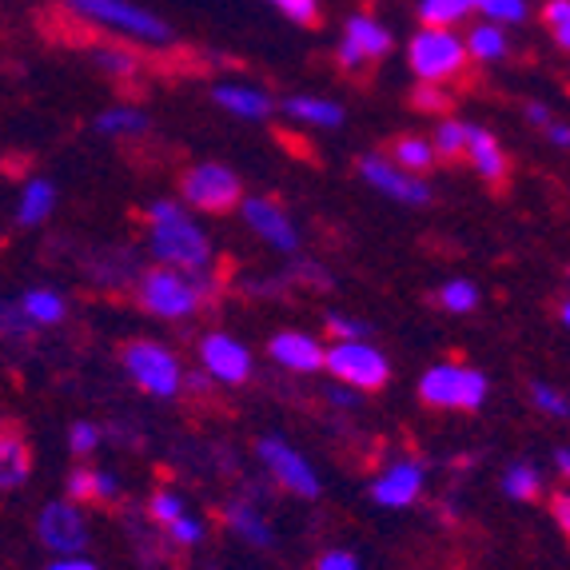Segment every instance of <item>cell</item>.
I'll use <instances>...</instances> for the list:
<instances>
[{
  "label": "cell",
  "mask_w": 570,
  "mask_h": 570,
  "mask_svg": "<svg viewBox=\"0 0 570 570\" xmlns=\"http://www.w3.org/2000/svg\"><path fill=\"white\" fill-rule=\"evenodd\" d=\"M48 570H100L96 562H88V559H77V554H68L65 562H52Z\"/></svg>",
  "instance_id": "f6af8a7d"
},
{
  "label": "cell",
  "mask_w": 570,
  "mask_h": 570,
  "mask_svg": "<svg viewBox=\"0 0 570 570\" xmlns=\"http://www.w3.org/2000/svg\"><path fill=\"white\" fill-rule=\"evenodd\" d=\"M224 523H228L232 531L247 542V547H272V527H267V519L256 511V507L228 503V511H224Z\"/></svg>",
  "instance_id": "d6986e66"
},
{
  "label": "cell",
  "mask_w": 570,
  "mask_h": 570,
  "mask_svg": "<svg viewBox=\"0 0 570 570\" xmlns=\"http://www.w3.org/2000/svg\"><path fill=\"white\" fill-rule=\"evenodd\" d=\"M360 171H363V180L375 184V188H380L383 196H391V200H403V204H428L431 200V188L419 180L415 171H403L400 164L383 160V156H363Z\"/></svg>",
  "instance_id": "7c38bea8"
},
{
  "label": "cell",
  "mask_w": 570,
  "mask_h": 570,
  "mask_svg": "<svg viewBox=\"0 0 570 570\" xmlns=\"http://www.w3.org/2000/svg\"><path fill=\"white\" fill-rule=\"evenodd\" d=\"M419 395L431 407L475 411L487 400V375H479L471 367H459V363H443V367H431L419 380Z\"/></svg>",
  "instance_id": "277c9868"
},
{
  "label": "cell",
  "mask_w": 570,
  "mask_h": 570,
  "mask_svg": "<svg viewBox=\"0 0 570 570\" xmlns=\"http://www.w3.org/2000/svg\"><path fill=\"white\" fill-rule=\"evenodd\" d=\"M20 312L29 315L32 324H60L65 320V299H60L57 292H48V287H32V292H24V299H20Z\"/></svg>",
  "instance_id": "cb8c5ba5"
},
{
  "label": "cell",
  "mask_w": 570,
  "mask_h": 570,
  "mask_svg": "<svg viewBox=\"0 0 570 570\" xmlns=\"http://www.w3.org/2000/svg\"><path fill=\"white\" fill-rule=\"evenodd\" d=\"M332 400L343 403V407H355V403H360V395H347V391H332Z\"/></svg>",
  "instance_id": "c3c4849f"
},
{
  "label": "cell",
  "mask_w": 570,
  "mask_h": 570,
  "mask_svg": "<svg viewBox=\"0 0 570 570\" xmlns=\"http://www.w3.org/2000/svg\"><path fill=\"white\" fill-rule=\"evenodd\" d=\"M29 471H32L29 448H24L17 435H0V491L20 487L29 479Z\"/></svg>",
  "instance_id": "44dd1931"
},
{
  "label": "cell",
  "mask_w": 570,
  "mask_h": 570,
  "mask_svg": "<svg viewBox=\"0 0 570 570\" xmlns=\"http://www.w3.org/2000/svg\"><path fill=\"white\" fill-rule=\"evenodd\" d=\"M527 120L539 124V128H551V112H547L542 105H527Z\"/></svg>",
  "instance_id": "7dc6e473"
},
{
  "label": "cell",
  "mask_w": 570,
  "mask_h": 570,
  "mask_svg": "<svg viewBox=\"0 0 570 570\" xmlns=\"http://www.w3.org/2000/svg\"><path fill=\"white\" fill-rule=\"evenodd\" d=\"M259 459H264V466L276 475L279 487H287V491L304 494V499H315L320 494V479H315L312 463H307L299 451L292 448V443H284V439H259Z\"/></svg>",
  "instance_id": "9c48e42d"
},
{
  "label": "cell",
  "mask_w": 570,
  "mask_h": 570,
  "mask_svg": "<svg viewBox=\"0 0 570 570\" xmlns=\"http://www.w3.org/2000/svg\"><path fill=\"white\" fill-rule=\"evenodd\" d=\"M148 224H153V252L164 259V267L176 272H204L212 264V247L204 232L188 219V212L171 200H156L148 208Z\"/></svg>",
  "instance_id": "6da1fadb"
},
{
  "label": "cell",
  "mask_w": 570,
  "mask_h": 570,
  "mask_svg": "<svg viewBox=\"0 0 570 570\" xmlns=\"http://www.w3.org/2000/svg\"><path fill=\"white\" fill-rule=\"evenodd\" d=\"M542 24L559 48H570V0H547L542 4Z\"/></svg>",
  "instance_id": "f546056e"
},
{
  "label": "cell",
  "mask_w": 570,
  "mask_h": 570,
  "mask_svg": "<svg viewBox=\"0 0 570 570\" xmlns=\"http://www.w3.org/2000/svg\"><path fill=\"white\" fill-rule=\"evenodd\" d=\"M284 112L292 120L315 124V128H340L343 124V108L332 100H320V96H292V100H284Z\"/></svg>",
  "instance_id": "ffe728a7"
},
{
  "label": "cell",
  "mask_w": 570,
  "mask_h": 570,
  "mask_svg": "<svg viewBox=\"0 0 570 570\" xmlns=\"http://www.w3.org/2000/svg\"><path fill=\"white\" fill-rule=\"evenodd\" d=\"M148 511H153L156 523L168 527L171 519H180V514H184V499H180V494H171V491H156L153 494V507H148Z\"/></svg>",
  "instance_id": "74e56055"
},
{
  "label": "cell",
  "mask_w": 570,
  "mask_h": 570,
  "mask_svg": "<svg viewBox=\"0 0 570 570\" xmlns=\"http://www.w3.org/2000/svg\"><path fill=\"white\" fill-rule=\"evenodd\" d=\"M315 570H363V567L355 562V554H347V551H327L324 559L315 562Z\"/></svg>",
  "instance_id": "7bdbcfd3"
},
{
  "label": "cell",
  "mask_w": 570,
  "mask_h": 570,
  "mask_svg": "<svg viewBox=\"0 0 570 570\" xmlns=\"http://www.w3.org/2000/svg\"><path fill=\"white\" fill-rule=\"evenodd\" d=\"M272 360L284 363L287 371H320L324 367V347L312 335L284 332L272 340Z\"/></svg>",
  "instance_id": "2e32d148"
},
{
  "label": "cell",
  "mask_w": 570,
  "mask_h": 570,
  "mask_svg": "<svg viewBox=\"0 0 570 570\" xmlns=\"http://www.w3.org/2000/svg\"><path fill=\"white\" fill-rule=\"evenodd\" d=\"M124 367L153 395H176L180 391V363L171 360V352H164L160 343H128Z\"/></svg>",
  "instance_id": "ba28073f"
},
{
  "label": "cell",
  "mask_w": 570,
  "mask_h": 570,
  "mask_svg": "<svg viewBox=\"0 0 570 570\" xmlns=\"http://www.w3.org/2000/svg\"><path fill=\"white\" fill-rule=\"evenodd\" d=\"M547 132L554 136V144H559V148H562V144H567V128H562V124H554V128H547Z\"/></svg>",
  "instance_id": "f907efd6"
},
{
  "label": "cell",
  "mask_w": 570,
  "mask_h": 570,
  "mask_svg": "<svg viewBox=\"0 0 570 570\" xmlns=\"http://www.w3.org/2000/svg\"><path fill=\"white\" fill-rule=\"evenodd\" d=\"M411 72L428 85H443V80H455L466 68V48L463 40L451 29H423L407 48Z\"/></svg>",
  "instance_id": "3957f363"
},
{
  "label": "cell",
  "mask_w": 570,
  "mask_h": 570,
  "mask_svg": "<svg viewBox=\"0 0 570 570\" xmlns=\"http://www.w3.org/2000/svg\"><path fill=\"white\" fill-rule=\"evenodd\" d=\"M387 52H391V32L371 17L347 20L340 48H335V57H340V65L347 68V72H360L363 65H375V60H383Z\"/></svg>",
  "instance_id": "30bf717a"
},
{
  "label": "cell",
  "mask_w": 570,
  "mask_h": 570,
  "mask_svg": "<svg viewBox=\"0 0 570 570\" xmlns=\"http://www.w3.org/2000/svg\"><path fill=\"white\" fill-rule=\"evenodd\" d=\"M140 304L164 320H184L200 307V279L184 276L176 267H156L140 284Z\"/></svg>",
  "instance_id": "5b68a950"
},
{
  "label": "cell",
  "mask_w": 570,
  "mask_h": 570,
  "mask_svg": "<svg viewBox=\"0 0 570 570\" xmlns=\"http://www.w3.org/2000/svg\"><path fill=\"white\" fill-rule=\"evenodd\" d=\"M534 403H539V407L547 411V415L567 419V400H562V395L554 387H547V383H534Z\"/></svg>",
  "instance_id": "60d3db41"
},
{
  "label": "cell",
  "mask_w": 570,
  "mask_h": 570,
  "mask_svg": "<svg viewBox=\"0 0 570 570\" xmlns=\"http://www.w3.org/2000/svg\"><path fill=\"white\" fill-rule=\"evenodd\" d=\"M32 332H37V324L20 312V304H0V335L4 340H29Z\"/></svg>",
  "instance_id": "836d02e7"
},
{
  "label": "cell",
  "mask_w": 570,
  "mask_h": 570,
  "mask_svg": "<svg viewBox=\"0 0 570 570\" xmlns=\"http://www.w3.org/2000/svg\"><path fill=\"white\" fill-rule=\"evenodd\" d=\"M204 367L224 383H244L252 375V355H247L244 343H236L232 335H208L200 347Z\"/></svg>",
  "instance_id": "5bb4252c"
},
{
  "label": "cell",
  "mask_w": 570,
  "mask_h": 570,
  "mask_svg": "<svg viewBox=\"0 0 570 570\" xmlns=\"http://www.w3.org/2000/svg\"><path fill=\"white\" fill-rule=\"evenodd\" d=\"M419 491H423V466L419 463H391L371 487L380 507H411L419 499Z\"/></svg>",
  "instance_id": "9a60e30c"
},
{
  "label": "cell",
  "mask_w": 570,
  "mask_h": 570,
  "mask_svg": "<svg viewBox=\"0 0 570 570\" xmlns=\"http://www.w3.org/2000/svg\"><path fill=\"white\" fill-rule=\"evenodd\" d=\"M554 466H559V475H567V471H570V455H567V451H559V455H554Z\"/></svg>",
  "instance_id": "681fc988"
},
{
  "label": "cell",
  "mask_w": 570,
  "mask_h": 570,
  "mask_svg": "<svg viewBox=\"0 0 570 570\" xmlns=\"http://www.w3.org/2000/svg\"><path fill=\"white\" fill-rule=\"evenodd\" d=\"M168 539L180 542V547H196V542L204 539V523H200V519H191V514L184 511L180 519H171V523H168Z\"/></svg>",
  "instance_id": "d590c367"
},
{
  "label": "cell",
  "mask_w": 570,
  "mask_h": 570,
  "mask_svg": "<svg viewBox=\"0 0 570 570\" xmlns=\"http://www.w3.org/2000/svg\"><path fill=\"white\" fill-rule=\"evenodd\" d=\"M272 4H276L284 17H292L295 24H307V29L320 24V0H272Z\"/></svg>",
  "instance_id": "e575fe53"
},
{
  "label": "cell",
  "mask_w": 570,
  "mask_h": 570,
  "mask_svg": "<svg viewBox=\"0 0 570 570\" xmlns=\"http://www.w3.org/2000/svg\"><path fill=\"white\" fill-rule=\"evenodd\" d=\"M439 304L448 307V312L463 315L479 304V292H475V284H466V279H451V284H443V292H439Z\"/></svg>",
  "instance_id": "d6a6232c"
},
{
  "label": "cell",
  "mask_w": 570,
  "mask_h": 570,
  "mask_svg": "<svg viewBox=\"0 0 570 570\" xmlns=\"http://www.w3.org/2000/svg\"><path fill=\"white\" fill-rule=\"evenodd\" d=\"M244 219H247V228L256 232V236H264L272 247H279V252H295V247H299V232H295L292 216H287L276 200L252 196V200L244 204Z\"/></svg>",
  "instance_id": "4fadbf2b"
},
{
  "label": "cell",
  "mask_w": 570,
  "mask_h": 570,
  "mask_svg": "<svg viewBox=\"0 0 570 570\" xmlns=\"http://www.w3.org/2000/svg\"><path fill=\"white\" fill-rule=\"evenodd\" d=\"M37 534L48 551L80 554L88 547V527L85 514H80V503H48L37 523Z\"/></svg>",
  "instance_id": "8fae6325"
},
{
  "label": "cell",
  "mask_w": 570,
  "mask_h": 570,
  "mask_svg": "<svg viewBox=\"0 0 570 570\" xmlns=\"http://www.w3.org/2000/svg\"><path fill=\"white\" fill-rule=\"evenodd\" d=\"M68 9L77 12V17L105 24V29L124 32V37L148 40V45H168L171 40V29L160 17H153L140 4H128V0H68Z\"/></svg>",
  "instance_id": "7a4b0ae2"
},
{
  "label": "cell",
  "mask_w": 570,
  "mask_h": 570,
  "mask_svg": "<svg viewBox=\"0 0 570 570\" xmlns=\"http://www.w3.org/2000/svg\"><path fill=\"white\" fill-rule=\"evenodd\" d=\"M96 128L105 136H140L148 128V116L140 108H112V112H105L96 120Z\"/></svg>",
  "instance_id": "83f0119b"
},
{
  "label": "cell",
  "mask_w": 570,
  "mask_h": 570,
  "mask_svg": "<svg viewBox=\"0 0 570 570\" xmlns=\"http://www.w3.org/2000/svg\"><path fill=\"white\" fill-rule=\"evenodd\" d=\"M463 144H466V124L448 120V124H439L431 153L443 156V160H455V156H463Z\"/></svg>",
  "instance_id": "1f68e13d"
},
{
  "label": "cell",
  "mask_w": 570,
  "mask_h": 570,
  "mask_svg": "<svg viewBox=\"0 0 570 570\" xmlns=\"http://www.w3.org/2000/svg\"><path fill=\"white\" fill-rule=\"evenodd\" d=\"M391 160L400 164L403 171H428L435 164V153H431L428 140H419V136H400V140L391 144Z\"/></svg>",
  "instance_id": "484cf974"
},
{
  "label": "cell",
  "mask_w": 570,
  "mask_h": 570,
  "mask_svg": "<svg viewBox=\"0 0 570 570\" xmlns=\"http://www.w3.org/2000/svg\"><path fill=\"white\" fill-rule=\"evenodd\" d=\"M471 9H479L487 20H499V24H523L527 20L523 0H471Z\"/></svg>",
  "instance_id": "4dcf8cb0"
},
{
  "label": "cell",
  "mask_w": 570,
  "mask_h": 570,
  "mask_svg": "<svg viewBox=\"0 0 570 570\" xmlns=\"http://www.w3.org/2000/svg\"><path fill=\"white\" fill-rule=\"evenodd\" d=\"M96 443H100V428H92V423H72V431H68V448L77 451V455L96 451Z\"/></svg>",
  "instance_id": "ab89813d"
},
{
  "label": "cell",
  "mask_w": 570,
  "mask_h": 570,
  "mask_svg": "<svg viewBox=\"0 0 570 570\" xmlns=\"http://www.w3.org/2000/svg\"><path fill=\"white\" fill-rule=\"evenodd\" d=\"M539 483H542V475L531 463L507 466V475H503V491L511 494V499H534V494H539Z\"/></svg>",
  "instance_id": "f1b7e54d"
},
{
  "label": "cell",
  "mask_w": 570,
  "mask_h": 570,
  "mask_svg": "<svg viewBox=\"0 0 570 570\" xmlns=\"http://www.w3.org/2000/svg\"><path fill=\"white\" fill-rule=\"evenodd\" d=\"M463 153L471 156V164H475V171L483 176V180L503 184V176H507V156H503V148H499V140H494V136L487 132V128H466Z\"/></svg>",
  "instance_id": "e0dca14e"
},
{
  "label": "cell",
  "mask_w": 570,
  "mask_h": 570,
  "mask_svg": "<svg viewBox=\"0 0 570 570\" xmlns=\"http://www.w3.org/2000/svg\"><path fill=\"white\" fill-rule=\"evenodd\" d=\"M554 519H559L562 531L570 527V499H567V494H554Z\"/></svg>",
  "instance_id": "bcb514c9"
},
{
  "label": "cell",
  "mask_w": 570,
  "mask_h": 570,
  "mask_svg": "<svg viewBox=\"0 0 570 570\" xmlns=\"http://www.w3.org/2000/svg\"><path fill=\"white\" fill-rule=\"evenodd\" d=\"M324 363L335 380L352 383V387L375 391L387 383V360H383L367 340H340L332 352H324Z\"/></svg>",
  "instance_id": "8992f818"
},
{
  "label": "cell",
  "mask_w": 570,
  "mask_h": 570,
  "mask_svg": "<svg viewBox=\"0 0 570 570\" xmlns=\"http://www.w3.org/2000/svg\"><path fill=\"white\" fill-rule=\"evenodd\" d=\"M180 188L200 212H232L239 204V176L224 164H196L184 171Z\"/></svg>",
  "instance_id": "52a82bcc"
},
{
  "label": "cell",
  "mask_w": 570,
  "mask_h": 570,
  "mask_svg": "<svg viewBox=\"0 0 570 570\" xmlns=\"http://www.w3.org/2000/svg\"><path fill=\"white\" fill-rule=\"evenodd\" d=\"M466 57L475 60H503L507 57V37L499 24H479V29H471V37H466Z\"/></svg>",
  "instance_id": "4316f807"
},
{
  "label": "cell",
  "mask_w": 570,
  "mask_h": 570,
  "mask_svg": "<svg viewBox=\"0 0 570 570\" xmlns=\"http://www.w3.org/2000/svg\"><path fill=\"white\" fill-rule=\"evenodd\" d=\"M466 12H471V0H423L419 4L423 29H455Z\"/></svg>",
  "instance_id": "d4e9b609"
},
{
  "label": "cell",
  "mask_w": 570,
  "mask_h": 570,
  "mask_svg": "<svg viewBox=\"0 0 570 570\" xmlns=\"http://www.w3.org/2000/svg\"><path fill=\"white\" fill-rule=\"evenodd\" d=\"M116 494H120L116 479L105 475V471H96V503H105V499H116Z\"/></svg>",
  "instance_id": "ee69618b"
},
{
  "label": "cell",
  "mask_w": 570,
  "mask_h": 570,
  "mask_svg": "<svg viewBox=\"0 0 570 570\" xmlns=\"http://www.w3.org/2000/svg\"><path fill=\"white\" fill-rule=\"evenodd\" d=\"M327 327H332L340 340H367V332H371L363 320H347V315H327Z\"/></svg>",
  "instance_id": "b9f144b4"
},
{
  "label": "cell",
  "mask_w": 570,
  "mask_h": 570,
  "mask_svg": "<svg viewBox=\"0 0 570 570\" xmlns=\"http://www.w3.org/2000/svg\"><path fill=\"white\" fill-rule=\"evenodd\" d=\"M216 105L228 108V112H236V116H244V120H264V116L272 112V100H267L259 88H239V85H219Z\"/></svg>",
  "instance_id": "ac0fdd59"
},
{
  "label": "cell",
  "mask_w": 570,
  "mask_h": 570,
  "mask_svg": "<svg viewBox=\"0 0 570 570\" xmlns=\"http://www.w3.org/2000/svg\"><path fill=\"white\" fill-rule=\"evenodd\" d=\"M92 65L100 68V72H108V77H116V80H136V77H140V57H136L132 48H124V45H96L92 48Z\"/></svg>",
  "instance_id": "7402d4cb"
},
{
  "label": "cell",
  "mask_w": 570,
  "mask_h": 570,
  "mask_svg": "<svg viewBox=\"0 0 570 570\" xmlns=\"http://www.w3.org/2000/svg\"><path fill=\"white\" fill-rule=\"evenodd\" d=\"M68 503H96V471H72V479H68Z\"/></svg>",
  "instance_id": "f35d334b"
},
{
  "label": "cell",
  "mask_w": 570,
  "mask_h": 570,
  "mask_svg": "<svg viewBox=\"0 0 570 570\" xmlns=\"http://www.w3.org/2000/svg\"><path fill=\"white\" fill-rule=\"evenodd\" d=\"M411 105L423 108V112H443L451 105V96L443 92L439 85H428V80H419V88L411 92Z\"/></svg>",
  "instance_id": "8d00e7d4"
},
{
  "label": "cell",
  "mask_w": 570,
  "mask_h": 570,
  "mask_svg": "<svg viewBox=\"0 0 570 570\" xmlns=\"http://www.w3.org/2000/svg\"><path fill=\"white\" fill-rule=\"evenodd\" d=\"M52 204H57V191H52V184H48V180H32L29 188H24V196H20L17 219L24 224V228H37L40 219H48Z\"/></svg>",
  "instance_id": "603a6c76"
}]
</instances>
